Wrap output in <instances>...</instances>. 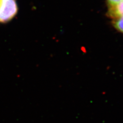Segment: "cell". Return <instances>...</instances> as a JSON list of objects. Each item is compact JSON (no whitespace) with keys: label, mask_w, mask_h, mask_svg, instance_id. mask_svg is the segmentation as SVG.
<instances>
[{"label":"cell","mask_w":123,"mask_h":123,"mask_svg":"<svg viewBox=\"0 0 123 123\" xmlns=\"http://www.w3.org/2000/svg\"><path fill=\"white\" fill-rule=\"evenodd\" d=\"M114 26L119 31L123 33V16L117 18L114 22Z\"/></svg>","instance_id":"3"},{"label":"cell","mask_w":123,"mask_h":123,"mask_svg":"<svg viewBox=\"0 0 123 123\" xmlns=\"http://www.w3.org/2000/svg\"><path fill=\"white\" fill-rule=\"evenodd\" d=\"M109 14L111 17L116 18L123 16V0L117 5L111 6Z\"/></svg>","instance_id":"2"},{"label":"cell","mask_w":123,"mask_h":123,"mask_svg":"<svg viewBox=\"0 0 123 123\" xmlns=\"http://www.w3.org/2000/svg\"><path fill=\"white\" fill-rule=\"evenodd\" d=\"M18 7L16 0H0V23H7L16 16Z\"/></svg>","instance_id":"1"},{"label":"cell","mask_w":123,"mask_h":123,"mask_svg":"<svg viewBox=\"0 0 123 123\" xmlns=\"http://www.w3.org/2000/svg\"><path fill=\"white\" fill-rule=\"evenodd\" d=\"M123 0H107V2L111 6H112L117 5V4L121 2Z\"/></svg>","instance_id":"4"}]
</instances>
